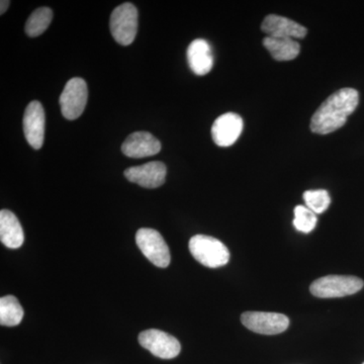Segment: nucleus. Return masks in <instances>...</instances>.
<instances>
[{
    "label": "nucleus",
    "instance_id": "f257e3e1",
    "mask_svg": "<svg viewBox=\"0 0 364 364\" xmlns=\"http://www.w3.org/2000/svg\"><path fill=\"white\" fill-rule=\"evenodd\" d=\"M359 102L358 90L342 88L330 95L321 105L311 119V130L327 135L338 130L347 122V117L355 111Z\"/></svg>",
    "mask_w": 364,
    "mask_h": 364
},
{
    "label": "nucleus",
    "instance_id": "f03ea898",
    "mask_svg": "<svg viewBox=\"0 0 364 364\" xmlns=\"http://www.w3.org/2000/svg\"><path fill=\"white\" fill-rule=\"evenodd\" d=\"M189 251L200 264L210 268L224 267L230 260L227 246L214 237L196 235L189 240Z\"/></svg>",
    "mask_w": 364,
    "mask_h": 364
},
{
    "label": "nucleus",
    "instance_id": "7ed1b4c3",
    "mask_svg": "<svg viewBox=\"0 0 364 364\" xmlns=\"http://www.w3.org/2000/svg\"><path fill=\"white\" fill-rule=\"evenodd\" d=\"M363 284V279L351 275H327L315 280L310 291L317 298H343L358 293Z\"/></svg>",
    "mask_w": 364,
    "mask_h": 364
},
{
    "label": "nucleus",
    "instance_id": "20e7f679",
    "mask_svg": "<svg viewBox=\"0 0 364 364\" xmlns=\"http://www.w3.org/2000/svg\"><path fill=\"white\" fill-rule=\"evenodd\" d=\"M111 32L112 37L122 46H129L135 41L138 32V11L134 4H121L112 13Z\"/></svg>",
    "mask_w": 364,
    "mask_h": 364
},
{
    "label": "nucleus",
    "instance_id": "39448f33",
    "mask_svg": "<svg viewBox=\"0 0 364 364\" xmlns=\"http://www.w3.org/2000/svg\"><path fill=\"white\" fill-rule=\"evenodd\" d=\"M136 243L148 260L158 267L165 268L170 264L171 256L166 242L156 230L142 228L136 234Z\"/></svg>",
    "mask_w": 364,
    "mask_h": 364
},
{
    "label": "nucleus",
    "instance_id": "423d86ee",
    "mask_svg": "<svg viewBox=\"0 0 364 364\" xmlns=\"http://www.w3.org/2000/svg\"><path fill=\"white\" fill-rule=\"evenodd\" d=\"M87 85L82 78L74 77L66 83L60 97L62 114L69 121L78 119L87 104Z\"/></svg>",
    "mask_w": 364,
    "mask_h": 364
},
{
    "label": "nucleus",
    "instance_id": "0eeeda50",
    "mask_svg": "<svg viewBox=\"0 0 364 364\" xmlns=\"http://www.w3.org/2000/svg\"><path fill=\"white\" fill-rule=\"evenodd\" d=\"M139 343L153 355L162 359L176 358L181 350L178 340L161 330L149 329L139 335Z\"/></svg>",
    "mask_w": 364,
    "mask_h": 364
},
{
    "label": "nucleus",
    "instance_id": "6e6552de",
    "mask_svg": "<svg viewBox=\"0 0 364 364\" xmlns=\"http://www.w3.org/2000/svg\"><path fill=\"white\" fill-rule=\"evenodd\" d=\"M241 322L250 331L263 335L280 334L289 326V318L279 313L245 312L242 314Z\"/></svg>",
    "mask_w": 364,
    "mask_h": 364
},
{
    "label": "nucleus",
    "instance_id": "1a4fd4ad",
    "mask_svg": "<svg viewBox=\"0 0 364 364\" xmlns=\"http://www.w3.org/2000/svg\"><path fill=\"white\" fill-rule=\"evenodd\" d=\"M45 122V112L42 104L38 100L30 102L23 114V127L26 141L33 149H41L44 144Z\"/></svg>",
    "mask_w": 364,
    "mask_h": 364
},
{
    "label": "nucleus",
    "instance_id": "9d476101",
    "mask_svg": "<svg viewBox=\"0 0 364 364\" xmlns=\"http://www.w3.org/2000/svg\"><path fill=\"white\" fill-rule=\"evenodd\" d=\"M243 131V119L239 114L227 112L218 117L212 127V136L215 145L229 147L233 145Z\"/></svg>",
    "mask_w": 364,
    "mask_h": 364
},
{
    "label": "nucleus",
    "instance_id": "9b49d317",
    "mask_svg": "<svg viewBox=\"0 0 364 364\" xmlns=\"http://www.w3.org/2000/svg\"><path fill=\"white\" fill-rule=\"evenodd\" d=\"M166 173L164 163L153 161L127 169L124 176L129 181L139 184L142 188H157L164 183Z\"/></svg>",
    "mask_w": 364,
    "mask_h": 364
},
{
    "label": "nucleus",
    "instance_id": "f8f14e48",
    "mask_svg": "<svg viewBox=\"0 0 364 364\" xmlns=\"http://www.w3.org/2000/svg\"><path fill=\"white\" fill-rule=\"evenodd\" d=\"M161 150V144L148 132L131 134L122 145V152L127 157L145 158L154 156Z\"/></svg>",
    "mask_w": 364,
    "mask_h": 364
},
{
    "label": "nucleus",
    "instance_id": "ddd939ff",
    "mask_svg": "<svg viewBox=\"0 0 364 364\" xmlns=\"http://www.w3.org/2000/svg\"><path fill=\"white\" fill-rule=\"evenodd\" d=\"M261 30L267 37L287 39H303L308 33L305 26L277 14L267 16L261 25Z\"/></svg>",
    "mask_w": 364,
    "mask_h": 364
},
{
    "label": "nucleus",
    "instance_id": "4468645a",
    "mask_svg": "<svg viewBox=\"0 0 364 364\" xmlns=\"http://www.w3.org/2000/svg\"><path fill=\"white\" fill-rule=\"evenodd\" d=\"M188 61L191 71L196 75H207L214 66L212 48L207 41L196 39L191 43L188 49Z\"/></svg>",
    "mask_w": 364,
    "mask_h": 364
},
{
    "label": "nucleus",
    "instance_id": "2eb2a0df",
    "mask_svg": "<svg viewBox=\"0 0 364 364\" xmlns=\"http://www.w3.org/2000/svg\"><path fill=\"white\" fill-rule=\"evenodd\" d=\"M0 240L7 248H20L25 241L23 228L16 215L9 210L0 212Z\"/></svg>",
    "mask_w": 364,
    "mask_h": 364
},
{
    "label": "nucleus",
    "instance_id": "dca6fc26",
    "mask_svg": "<svg viewBox=\"0 0 364 364\" xmlns=\"http://www.w3.org/2000/svg\"><path fill=\"white\" fill-rule=\"evenodd\" d=\"M263 45L277 61H291L296 59L301 51L299 43L287 38L267 37L263 40Z\"/></svg>",
    "mask_w": 364,
    "mask_h": 364
},
{
    "label": "nucleus",
    "instance_id": "f3484780",
    "mask_svg": "<svg viewBox=\"0 0 364 364\" xmlns=\"http://www.w3.org/2000/svg\"><path fill=\"white\" fill-rule=\"evenodd\" d=\"M23 309L18 299L14 296L0 299V324L6 327H14L21 322Z\"/></svg>",
    "mask_w": 364,
    "mask_h": 364
},
{
    "label": "nucleus",
    "instance_id": "a211bd4d",
    "mask_svg": "<svg viewBox=\"0 0 364 364\" xmlns=\"http://www.w3.org/2000/svg\"><path fill=\"white\" fill-rule=\"evenodd\" d=\"M53 20V11L49 7L36 9L26 23V33L28 37H38L47 30Z\"/></svg>",
    "mask_w": 364,
    "mask_h": 364
},
{
    "label": "nucleus",
    "instance_id": "6ab92c4d",
    "mask_svg": "<svg viewBox=\"0 0 364 364\" xmlns=\"http://www.w3.org/2000/svg\"><path fill=\"white\" fill-rule=\"evenodd\" d=\"M294 226L301 233H310L317 225V215L305 205L294 208Z\"/></svg>",
    "mask_w": 364,
    "mask_h": 364
},
{
    "label": "nucleus",
    "instance_id": "aec40b11",
    "mask_svg": "<svg viewBox=\"0 0 364 364\" xmlns=\"http://www.w3.org/2000/svg\"><path fill=\"white\" fill-rule=\"evenodd\" d=\"M306 207L310 208L316 215L323 214L331 203L329 193L324 189L308 191L304 193Z\"/></svg>",
    "mask_w": 364,
    "mask_h": 364
},
{
    "label": "nucleus",
    "instance_id": "412c9836",
    "mask_svg": "<svg viewBox=\"0 0 364 364\" xmlns=\"http://www.w3.org/2000/svg\"><path fill=\"white\" fill-rule=\"evenodd\" d=\"M9 4L11 2L7 1V0H2L1 2H0V14H4L7 11V9H9Z\"/></svg>",
    "mask_w": 364,
    "mask_h": 364
},
{
    "label": "nucleus",
    "instance_id": "4be33fe9",
    "mask_svg": "<svg viewBox=\"0 0 364 364\" xmlns=\"http://www.w3.org/2000/svg\"><path fill=\"white\" fill-rule=\"evenodd\" d=\"M363 364H364V363Z\"/></svg>",
    "mask_w": 364,
    "mask_h": 364
}]
</instances>
